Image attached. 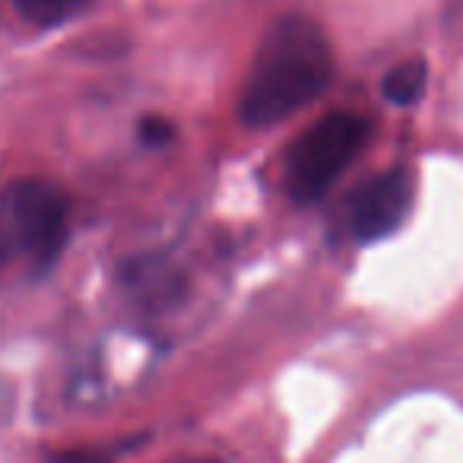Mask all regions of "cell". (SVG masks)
Wrapping results in <instances>:
<instances>
[{
  "instance_id": "7",
  "label": "cell",
  "mask_w": 463,
  "mask_h": 463,
  "mask_svg": "<svg viewBox=\"0 0 463 463\" xmlns=\"http://www.w3.org/2000/svg\"><path fill=\"white\" fill-rule=\"evenodd\" d=\"M130 444H111V448H71V450H54L48 454V463H115L121 450Z\"/></svg>"
},
{
  "instance_id": "3",
  "label": "cell",
  "mask_w": 463,
  "mask_h": 463,
  "mask_svg": "<svg viewBox=\"0 0 463 463\" xmlns=\"http://www.w3.org/2000/svg\"><path fill=\"white\" fill-rule=\"evenodd\" d=\"M372 124L355 111H330L311 124L286 156V194L298 206L324 200L368 143Z\"/></svg>"
},
{
  "instance_id": "1",
  "label": "cell",
  "mask_w": 463,
  "mask_h": 463,
  "mask_svg": "<svg viewBox=\"0 0 463 463\" xmlns=\"http://www.w3.org/2000/svg\"><path fill=\"white\" fill-rule=\"evenodd\" d=\"M334 80V52L308 16H279L267 29L239 96L248 128H273L311 105Z\"/></svg>"
},
{
  "instance_id": "9",
  "label": "cell",
  "mask_w": 463,
  "mask_h": 463,
  "mask_svg": "<svg viewBox=\"0 0 463 463\" xmlns=\"http://www.w3.org/2000/svg\"><path fill=\"white\" fill-rule=\"evenodd\" d=\"M172 463H222V460H213V457H187V460H172Z\"/></svg>"
},
{
  "instance_id": "6",
  "label": "cell",
  "mask_w": 463,
  "mask_h": 463,
  "mask_svg": "<svg viewBox=\"0 0 463 463\" xmlns=\"http://www.w3.org/2000/svg\"><path fill=\"white\" fill-rule=\"evenodd\" d=\"M96 0H16L20 14L35 26H61L71 16L83 14Z\"/></svg>"
},
{
  "instance_id": "4",
  "label": "cell",
  "mask_w": 463,
  "mask_h": 463,
  "mask_svg": "<svg viewBox=\"0 0 463 463\" xmlns=\"http://www.w3.org/2000/svg\"><path fill=\"white\" fill-rule=\"evenodd\" d=\"M412 210V175L406 168H391L365 184H359L346 197V222L349 235L359 245H372L400 229Z\"/></svg>"
},
{
  "instance_id": "2",
  "label": "cell",
  "mask_w": 463,
  "mask_h": 463,
  "mask_svg": "<svg viewBox=\"0 0 463 463\" xmlns=\"http://www.w3.org/2000/svg\"><path fill=\"white\" fill-rule=\"evenodd\" d=\"M71 235V200L42 178L16 181L0 197V258H26L33 270L58 264Z\"/></svg>"
},
{
  "instance_id": "8",
  "label": "cell",
  "mask_w": 463,
  "mask_h": 463,
  "mask_svg": "<svg viewBox=\"0 0 463 463\" xmlns=\"http://www.w3.org/2000/svg\"><path fill=\"white\" fill-rule=\"evenodd\" d=\"M172 137H175V128L165 118H143L140 121V140L149 143V146H165Z\"/></svg>"
},
{
  "instance_id": "5",
  "label": "cell",
  "mask_w": 463,
  "mask_h": 463,
  "mask_svg": "<svg viewBox=\"0 0 463 463\" xmlns=\"http://www.w3.org/2000/svg\"><path fill=\"white\" fill-rule=\"evenodd\" d=\"M425 86H429V67L422 58H412L387 71L381 92L391 105H416L425 96Z\"/></svg>"
}]
</instances>
